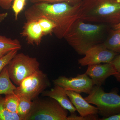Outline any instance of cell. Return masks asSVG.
Masks as SVG:
<instances>
[{
  "instance_id": "obj_28",
  "label": "cell",
  "mask_w": 120,
  "mask_h": 120,
  "mask_svg": "<svg viewBox=\"0 0 120 120\" xmlns=\"http://www.w3.org/2000/svg\"><path fill=\"white\" fill-rule=\"evenodd\" d=\"M8 15V12L5 13H0V23L3 22L5 19Z\"/></svg>"
},
{
  "instance_id": "obj_7",
  "label": "cell",
  "mask_w": 120,
  "mask_h": 120,
  "mask_svg": "<svg viewBox=\"0 0 120 120\" xmlns=\"http://www.w3.org/2000/svg\"><path fill=\"white\" fill-rule=\"evenodd\" d=\"M50 84L47 76L40 69L23 80L15 93L19 97L24 96L33 101Z\"/></svg>"
},
{
  "instance_id": "obj_6",
  "label": "cell",
  "mask_w": 120,
  "mask_h": 120,
  "mask_svg": "<svg viewBox=\"0 0 120 120\" xmlns=\"http://www.w3.org/2000/svg\"><path fill=\"white\" fill-rule=\"evenodd\" d=\"M37 58L19 53L12 59L7 68L11 80L19 86L24 79L40 70Z\"/></svg>"
},
{
  "instance_id": "obj_31",
  "label": "cell",
  "mask_w": 120,
  "mask_h": 120,
  "mask_svg": "<svg viewBox=\"0 0 120 120\" xmlns=\"http://www.w3.org/2000/svg\"><path fill=\"white\" fill-rule=\"evenodd\" d=\"M8 52H0V57H1L2 56H4L5 54L8 53Z\"/></svg>"
},
{
  "instance_id": "obj_27",
  "label": "cell",
  "mask_w": 120,
  "mask_h": 120,
  "mask_svg": "<svg viewBox=\"0 0 120 120\" xmlns=\"http://www.w3.org/2000/svg\"><path fill=\"white\" fill-rule=\"evenodd\" d=\"M101 120H120V112L117 114H115L107 117V118H102L99 119Z\"/></svg>"
},
{
  "instance_id": "obj_16",
  "label": "cell",
  "mask_w": 120,
  "mask_h": 120,
  "mask_svg": "<svg viewBox=\"0 0 120 120\" xmlns=\"http://www.w3.org/2000/svg\"><path fill=\"white\" fill-rule=\"evenodd\" d=\"M22 47L18 39H12L0 35V52H9L13 50H19Z\"/></svg>"
},
{
  "instance_id": "obj_2",
  "label": "cell",
  "mask_w": 120,
  "mask_h": 120,
  "mask_svg": "<svg viewBox=\"0 0 120 120\" xmlns=\"http://www.w3.org/2000/svg\"><path fill=\"white\" fill-rule=\"evenodd\" d=\"M107 27L105 24L91 23L79 19L64 38L77 53L84 55L90 48L102 43Z\"/></svg>"
},
{
  "instance_id": "obj_23",
  "label": "cell",
  "mask_w": 120,
  "mask_h": 120,
  "mask_svg": "<svg viewBox=\"0 0 120 120\" xmlns=\"http://www.w3.org/2000/svg\"><path fill=\"white\" fill-rule=\"evenodd\" d=\"M31 3L34 4L38 2H45L48 3L67 2L69 4H75L80 3L82 0H29Z\"/></svg>"
},
{
  "instance_id": "obj_8",
  "label": "cell",
  "mask_w": 120,
  "mask_h": 120,
  "mask_svg": "<svg viewBox=\"0 0 120 120\" xmlns=\"http://www.w3.org/2000/svg\"><path fill=\"white\" fill-rule=\"evenodd\" d=\"M54 85H58L65 90H71L89 94L94 86L92 79L86 73L79 74L75 77L60 76L54 80Z\"/></svg>"
},
{
  "instance_id": "obj_3",
  "label": "cell",
  "mask_w": 120,
  "mask_h": 120,
  "mask_svg": "<svg viewBox=\"0 0 120 120\" xmlns=\"http://www.w3.org/2000/svg\"><path fill=\"white\" fill-rule=\"evenodd\" d=\"M80 19L89 23H118L120 21V0H82Z\"/></svg>"
},
{
  "instance_id": "obj_25",
  "label": "cell",
  "mask_w": 120,
  "mask_h": 120,
  "mask_svg": "<svg viewBox=\"0 0 120 120\" xmlns=\"http://www.w3.org/2000/svg\"><path fill=\"white\" fill-rule=\"evenodd\" d=\"M13 0H0V7L2 8L8 10L12 6Z\"/></svg>"
},
{
  "instance_id": "obj_11",
  "label": "cell",
  "mask_w": 120,
  "mask_h": 120,
  "mask_svg": "<svg viewBox=\"0 0 120 120\" xmlns=\"http://www.w3.org/2000/svg\"><path fill=\"white\" fill-rule=\"evenodd\" d=\"M22 37L26 39L28 45H40L44 36L38 22L36 20H27L24 23L21 33Z\"/></svg>"
},
{
  "instance_id": "obj_10",
  "label": "cell",
  "mask_w": 120,
  "mask_h": 120,
  "mask_svg": "<svg viewBox=\"0 0 120 120\" xmlns=\"http://www.w3.org/2000/svg\"><path fill=\"white\" fill-rule=\"evenodd\" d=\"M117 73L116 69L111 62L88 65L86 72L94 86H101L107 78Z\"/></svg>"
},
{
  "instance_id": "obj_1",
  "label": "cell",
  "mask_w": 120,
  "mask_h": 120,
  "mask_svg": "<svg viewBox=\"0 0 120 120\" xmlns=\"http://www.w3.org/2000/svg\"><path fill=\"white\" fill-rule=\"evenodd\" d=\"M81 2L75 4L67 2L35 3L25 11L26 20L43 17L54 24L53 33L57 38H64L73 24L80 17Z\"/></svg>"
},
{
  "instance_id": "obj_17",
  "label": "cell",
  "mask_w": 120,
  "mask_h": 120,
  "mask_svg": "<svg viewBox=\"0 0 120 120\" xmlns=\"http://www.w3.org/2000/svg\"><path fill=\"white\" fill-rule=\"evenodd\" d=\"M32 104L33 102L30 98L24 96L19 97L17 113L23 120H26L32 109Z\"/></svg>"
},
{
  "instance_id": "obj_22",
  "label": "cell",
  "mask_w": 120,
  "mask_h": 120,
  "mask_svg": "<svg viewBox=\"0 0 120 120\" xmlns=\"http://www.w3.org/2000/svg\"><path fill=\"white\" fill-rule=\"evenodd\" d=\"M26 0H13L12 8L15 13V19L17 20L19 13L23 10Z\"/></svg>"
},
{
  "instance_id": "obj_18",
  "label": "cell",
  "mask_w": 120,
  "mask_h": 120,
  "mask_svg": "<svg viewBox=\"0 0 120 120\" xmlns=\"http://www.w3.org/2000/svg\"><path fill=\"white\" fill-rule=\"evenodd\" d=\"M19 100V97L15 93L5 95L4 97L5 106L9 112L17 113Z\"/></svg>"
},
{
  "instance_id": "obj_29",
  "label": "cell",
  "mask_w": 120,
  "mask_h": 120,
  "mask_svg": "<svg viewBox=\"0 0 120 120\" xmlns=\"http://www.w3.org/2000/svg\"><path fill=\"white\" fill-rule=\"evenodd\" d=\"M113 76L116 78L117 81L120 82V72H117Z\"/></svg>"
},
{
  "instance_id": "obj_24",
  "label": "cell",
  "mask_w": 120,
  "mask_h": 120,
  "mask_svg": "<svg viewBox=\"0 0 120 120\" xmlns=\"http://www.w3.org/2000/svg\"><path fill=\"white\" fill-rule=\"evenodd\" d=\"M75 113L72 114L71 116H68V120H99L98 114L82 117V116H77Z\"/></svg>"
},
{
  "instance_id": "obj_19",
  "label": "cell",
  "mask_w": 120,
  "mask_h": 120,
  "mask_svg": "<svg viewBox=\"0 0 120 120\" xmlns=\"http://www.w3.org/2000/svg\"><path fill=\"white\" fill-rule=\"evenodd\" d=\"M0 120H23L17 113L9 112L4 103V97L0 95Z\"/></svg>"
},
{
  "instance_id": "obj_30",
  "label": "cell",
  "mask_w": 120,
  "mask_h": 120,
  "mask_svg": "<svg viewBox=\"0 0 120 120\" xmlns=\"http://www.w3.org/2000/svg\"><path fill=\"white\" fill-rule=\"evenodd\" d=\"M114 30H120V21L118 23L113 25Z\"/></svg>"
},
{
  "instance_id": "obj_14",
  "label": "cell",
  "mask_w": 120,
  "mask_h": 120,
  "mask_svg": "<svg viewBox=\"0 0 120 120\" xmlns=\"http://www.w3.org/2000/svg\"><path fill=\"white\" fill-rule=\"evenodd\" d=\"M16 88L11 81L6 66L0 74V95L15 93Z\"/></svg>"
},
{
  "instance_id": "obj_5",
  "label": "cell",
  "mask_w": 120,
  "mask_h": 120,
  "mask_svg": "<svg viewBox=\"0 0 120 120\" xmlns=\"http://www.w3.org/2000/svg\"><path fill=\"white\" fill-rule=\"evenodd\" d=\"M26 120H68V111L54 99L37 98Z\"/></svg>"
},
{
  "instance_id": "obj_26",
  "label": "cell",
  "mask_w": 120,
  "mask_h": 120,
  "mask_svg": "<svg viewBox=\"0 0 120 120\" xmlns=\"http://www.w3.org/2000/svg\"><path fill=\"white\" fill-rule=\"evenodd\" d=\"M111 63L116 68L117 72H120V53L116 56Z\"/></svg>"
},
{
  "instance_id": "obj_9",
  "label": "cell",
  "mask_w": 120,
  "mask_h": 120,
  "mask_svg": "<svg viewBox=\"0 0 120 120\" xmlns=\"http://www.w3.org/2000/svg\"><path fill=\"white\" fill-rule=\"evenodd\" d=\"M118 54L107 49L103 43L95 45L86 52L83 57L78 60L79 64L82 66L109 63Z\"/></svg>"
},
{
  "instance_id": "obj_15",
  "label": "cell",
  "mask_w": 120,
  "mask_h": 120,
  "mask_svg": "<svg viewBox=\"0 0 120 120\" xmlns=\"http://www.w3.org/2000/svg\"><path fill=\"white\" fill-rule=\"evenodd\" d=\"M102 43L108 49L116 53H120V30L112 31Z\"/></svg>"
},
{
  "instance_id": "obj_20",
  "label": "cell",
  "mask_w": 120,
  "mask_h": 120,
  "mask_svg": "<svg viewBox=\"0 0 120 120\" xmlns=\"http://www.w3.org/2000/svg\"><path fill=\"white\" fill-rule=\"evenodd\" d=\"M36 20L40 25L44 36L53 33L55 28V25L52 21L43 17L38 18Z\"/></svg>"
},
{
  "instance_id": "obj_12",
  "label": "cell",
  "mask_w": 120,
  "mask_h": 120,
  "mask_svg": "<svg viewBox=\"0 0 120 120\" xmlns=\"http://www.w3.org/2000/svg\"><path fill=\"white\" fill-rule=\"evenodd\" d=\"M65 91L80 116L84 117L98 114V108L90 105L80 94L72 91L65 90Z\"/></svg>"
},
{
  "instance_id": "obj_21",
  "label": "cell",
  "mask_w": 120,
  "mask_h": 120,
  "mask_svg": "<svg viewBox=\"0 0 120 120\" xmlns=\"http://www.w3.org/2000/svg\"><path fill=\"white\" fill-rule=\"evenodd\" d=\"M18 50H13L0 57V74L4 68L8 64L12 59L17 53Z\"/></svg>"
},
{
  "instance_id": "obj_13",
  "label": "cell",
  "mask_w": 120,
  "mask_h": 120,
  "mask_svg": "<svg viewBox=\"0 0 120 120\" xmlns=\"http://www.w3.org/2000/svg\"><path fill=\"white\" fill-rule=\"evenodd\" d=\"M54 87L50 90L44 91L42 93L43 96L54 99L60 105L71 113H75L76 109L74 106L66 93L65 90L63 87L54 85Z\"/></svg>"
},
{
  "instance_id": "obj_4",
  "label": "cell",
  "mask_w": 120,
  "mask_h": 120,
  "mask_svg": "<svg viewBox=\"0 0 120 120\" xmlns=\"http://www.w3.org/2000/svg\"><path fill=\"white\" fill-rule=\"evenodd\" d=\"M88 94L84 98L88 103L96 105L98 114L102 118L120 112V95L116 91L106 92L101 86H94Z\"/></svg>"
}]
</instances>
